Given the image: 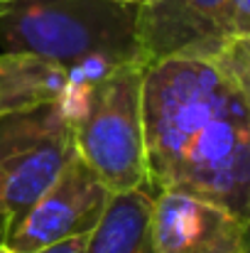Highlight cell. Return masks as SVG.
Wrapping results in <instances>:
<instances>
[{"label": "cell", "mask_w": 250, "mask_h": 253, "mask_svg": "<svg viewBox=\"0 0 250 253\" xmlns=\"http://www.w3.org/2000/svg\"><path fill=\"white\" fill-rule=\"evenodd\" d=\"M150 192H181L248 221L250 93L214 62L172 57L143 74Z\"/></svg>", "instance_id": "6da1fadb"}, {"label": "cell", "mask_w": 250, "mask_h": 253, "mask_svg": "<svg viewBox=\"0 0 250 253\" xmlns=\"http://www.w3.org/2000/svg\"><path fill=\"white\" fill-rule=\"evenodd\" d=\"M138 5L115 0H12L0 15V52L96 79L138 62Z\"/></svg>", "instance_id": "7a4b0ae2"}, {"label": "cell", "mask_w": 250, "mask_h": 253, "mask_svg": "<svg viewBox=\"0 0 250 253\" xmlns=\"http://www.w3.org/2000/svg\"><path fill=\"white\" fill-rule=\"evenodd\" d=\"M143 74L145 67L130 62L96 79L69 77L62 96L74 153L110 194L147 187Z\"/></svg>", "instance_id": "3957f363"}, {"label": "cell", "mask_w": 250, "mask_h": 253, "mask_svg": "<svg viewBox=\"0 0 250 253\" xmlns=\"http://www.w3.org/2000/svg\"><path fill=\"white\" fill-rule=\"evenodd\" d=\"M74 155L71 121L62 101L0 118V189L10 231Z\"/></svg>", "instance_id": "277c9868"}, {"label": "cell", "mask_w": 250, "mask_h": 253, "mask_svg": "<svg viewBox=\"0 0 250 253\" xmlns=\"http://www.w3.org/2000/svg\"><path fill=\"white\" fill-rule=\"evenodd\" d=\"M135 37L147 69L172 57L214 59L236 35L228 0H147L138 5Z\"/></svg>", "instance_id": "5b68a950"}, {"label": "cell", "mask_w": 250, "mask_h": 253, "mask_svg": "<svg viewBox=\"0 0 250 253\" xmlns=\"http://www.w3.org/2000/svg\"><path fill=\"white\" fill-rule=\"evenodd\" d=\"M108 197L110 192L74 155L54 184L10 231L5 249L7 253H35L74 236H88L96 229Z\"/></svg>", "instance_id": "8992f818"}, {"label": "cell", "mask_w": 250, "mask_h": 253, "mask_svg": "<svg viewBox=\"0 0 250 253\" xmlns=\"http://www.w3.org/2000/svg\"><path fill=\"white\" fill-rule=\"evenodd\" d=\"M248 221L181 192H155L147 253H246Z\"/></svg>", "instance_id": "52a82bcc"}, {"label": "cell", "mask_w": 250, "mask_h": 253, "mask_svg": "<svg viewBox=\"0 0 250 253\" xmlns=\"http://www.w3.org/2000/svg\"><path fill=\"white\" fill-rule=\"evenodd\" d=\"M69 74L22 54L0 52V118L62 101Z\"/></svg>", "instance_id": "ba28073f"}, {"label": "cell", "mask_w": 250, "mask_h": 253, "mask_svg": "<svg viewBox=\"0 0 250 253\" xmlns=\"http://www.w3.org/2000/svg\"><path fill=\"white\" fill-rule=\"evenodd\" d=\"M150 211L152 192L147 187L110 194L83 253H147Z\"/></svg>", "instance_id": "9c48e42d"}, {"label": "cell", "mask_w": 250, "mask_h": 253, "mask_svg": "<svg viewBox=\"0 0 250 253\" xmlns=\"http://www.w3.org/2000/svg\"><path fill=\"white\" fill-rule=\"evenodd\" d=\"M231 30L236 37H250V0H228Z\"/></svg>", "instance_id": "30bf717a"}, {"label": "cell", "mask_w": 250, "mask_h": 253, "mask_svg": "<svg viewBox=\"0 0 250 253\" xmlns=\"http://www.w3.org/2000/svg\"><path fill=\"white\" fill-rule=\"evenodd\" d=\"M86 244H88V236H74V239H67V241L44 246V249H39V251H35V253H83L86 251Z\"/></svg>", "instance_id": "8fae6325"}, {"label": "cell", "mask_w": 250, "mask_h": 253, "mask_svg": "<svg viewBox=\"0 0 250 253\" xmlns=\"http://www.w3.org/2000/svg\"><path fill=\"white\" fill-rule=\"evenodd\" d=\"M7 234H10V216H7V209H5L2 189H0V246H5V241H7Z\"/></svg>", "instance_id": "7c38bea8"}, {"label": "cell", "mask_w": 250, "mask_h": 253, "mask_svg": "<svg viewBox=\"0 0 250 253\" xmlns=\"http://www.w3.org/2000/svg\"><path fill=\"white\" fill-rule=\"evenodd\" d=\"M115 2H125V5H143L147 0H115Z\"/></svg>", "instance_id": "4fadbf2b"}, {"label": "cell", "mask_w": 250, "mask_h": 253, "mask_svg": "<svg viewBox=\"0 0 250 253\" xmlns=\"http://www.w3.org/2000/svg\"><path fill=\"white\" fill-rule=\"evenodd\" d=\"M10 2H12V0H0V15L7 10V5H10Z\"/></svg>", "instance_id": "5bb4252c"}, {"label": "cell", "mask_w": 250, "mask_h": 253, "mask_svg": "<svg viewBox=\"0 0 250 253\" xmlns=\"http://www.w3.org/2000/svg\"><path fill=\"white\" fill-rule=\"evenodd\" d=\"M0 253H7V249H5V246H0Z\"/></svg>", "instance_id": "9a60e30c"}]
</instances>
